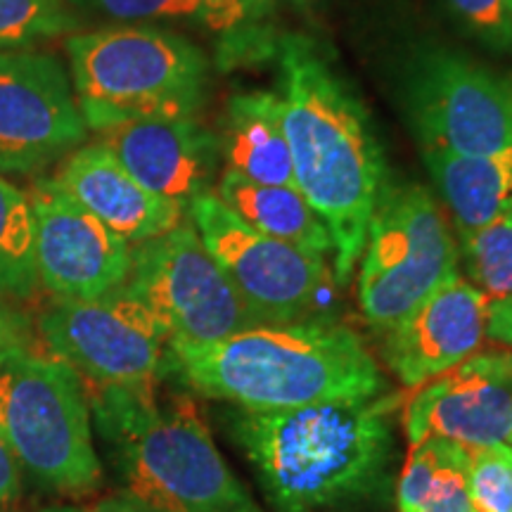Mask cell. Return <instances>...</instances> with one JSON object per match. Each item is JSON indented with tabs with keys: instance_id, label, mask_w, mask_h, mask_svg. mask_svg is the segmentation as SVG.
I'll return each instance as SVG.
<instances>
[{
	"instance_id": "cell-1",
	"label": "cell",
	"mask_w": 512,
	"mask_h": 512,
	"mask_svg": "<svg viewBox=\"0 0 512 512\" xmlns=\"http://www.w3.org/2000/svg\"><path fill=\"white\" fill-rule=\"evenodd\" d=\"M399 403L377 394L280 411L228 406L219 418L275 512H323L387 496Z\"/></svg>"
},
{
	"instance_id": "cell-2",
	"label": "cell",
	"mask_w": 512,
	"mask_h": 512,
	"mask_svg": "<svg viewBox=\"0 0 512 512\" xmlns=\"http://www.w3.org/2000/svg\"><path fill=\"white\" fill-rule=\"evenodd\" d=\"M280 121L294 181L332 238V273L347 287L384 188L382 147L366 107L302 36L280 41Z\"/></svg>"
},
{
	"instance_id": "cell-3",
	"label": "cell",
	"mask_w": 512,
	"mask_h": 512,
	"mask_svg": "<svg viewBox=\"0 0 512 512\" xmlns=\"http://www.w3.org/2000/svg\"><path fill=\"white\" fill-rule=\"evenodd\" d=\"M162 375L247 411H280L382 394L363 339L330 320L256 325L221 342L166 344Z\"/></svg>"
},
{
	"instance_id": "cell-4",
	"label": "cell",
	"mask_w": 512,
	"mask_h": 512,
	"mask_svg": "<svg viewBox=\"0 0 512 512\" xmlns=\"http://www.w3.org/2000/svg\"><path fill=\"white\" fill-rule=\"evenodd\" d=\"M83 384L126 496L159 512H264L188 399L162 403L155 384Z\"/></svg>"
},
{
	"instance_id": "cell-5",
	"label": "cell",
	"mask_w": 512,
	"mask_h": 512,
	"mask_svg": "<svg viewBox=\"0 0 512 512\" xmlns=\"http://www.w3.org/2000/svg\"><path fill=\"white\" fill-rule=\"evenodd\" d=\"M81 114L95 131L140 119L192 117L207 86V57L183 36L110 27L67 41Z\"/></svg>"
},
{
	"instance_id": "cell-6",
	"label": "cell",
	"mask_w": 512,
	"mask_h": 512,
	"mask_svg": "<svg viewBox=\"0 0 512 512\" xmlns=\"http://www.w3.org/2000/svg\"><path fill=\"white\" fill-rule=\"evenodd\" d=\"M0 434L41 489L86 494L102 482L86 384L60 358L22 351L0 361Z\"/></svg>"
},
{
	"instance_id": "cell-7",
	"label": "cell",
	"mask_w": 512,
	"mask_h": 512,
	"mask_svg": "<svg viewBox=\"0 0 512 512\" xmlns=\"http://www.w3.org/2000/svg\"><path fill=\"white\" fill-rule=\"evenodd\" d=\"M358 273V309L392 330L434 290L460 275L458 245L434 195L418 183L384 185Z\"/></svg>"
},
{
	"instance_id": "cell-8",
	"label": "cell",
	"mask_w": 512,
	"mask_h": 512,
	"mask_svg": "<svg viewBox=\"0 0 512 512\" xmlns=\"http://www.w3.org/2000/svg\"><path fill=\"white\" fill-rule=\"evenodd\" d=\"M124 287L176 344L221 342L261 325L188 223L138 242Z\"/></svg>"
},
{
	"instance_id": "cell-9",
	"label": "cell",
	"mask_w": 512,
	"mask_h": 512,
	"mask_svg": "<svg viewBox=\"0 0 512 512\" xmlns=\"http://www.w3.org/2000/svg\"><path fill=\"white\" fill-rule=\"evenodd\" d=\"M403 107L422 152L494 155L512 147V81L458 50L427 48L413 57Z\"/></svg>"
},
{
	"instance_id": "cell-10",
	"label": "cell",
	"mask_w": 512,
	"mask_h": 512,
	"mask_svg": "<svg viewBox=\"0 0 512 512\" xmlns=\"http://www.w3.org/2000/svg\"><path fill=\"white\" fill-rule=\"evenodd\" d=\"M188 211L207 252L261 325L313 316L330 283L325 259L259 233L211 192L192 200Z\"/></svg>"
},
{
	"instance_id": "cell-11",
	"label": "cell",
	"mask_w": 512,
	"mask_h": 512,
	"mask_svg": "<svg viewBox=\"0 0 512 512\" xmlns=\"http://www.w3.org/2000/svg\"><path fill=\"white\" fill-rule=\"evenodd\" d=\"M38 335L83 382L124 387L155 384L169 344L152 313L124 285L98 299H60L41 313Z\"/></svg>"
},
{
	"instance_id": "cell-12",
	"label": "cell",
	"mask_w": 512,
	"mask_h": 512,
	"mask_svg": "<svg viewBox=\"0 0 512 512\" xmlns=\"http://www.w3.org/2000/svg\"><path fill=\"white\" fill-rule=\"evenodd\" d=\"M34 216L36 273L57 299H98L126 283L131 247L81 207L55 178L27 192Z\"/></svg>"
},
{
	"instance_id": "cell-13",
	"label": "cell",
	"mask_w": 512,
	"mask_h": 512,
	"mask_svg": "<svg viewBox=\"0 0 512 512\" xmlns=\"http://www.w3.org/2000/svg\"><path fill=\"white\" fill-rule=\"evenodd\" d=\"M86 136L79 100L53 55L0 53V171L31 174Z\"/></svg>"
},
{
	"instance_id": "cell-14",
	"label": "cell",
	"mask_w": 512,
	"mask_h": 512,
	"mask_svg": "<svg viewBox=\"0 0 512 512\" xmlns=\"http://www.w3.org/2000/svg\"><path fill=\"white\" fill-rule=\"evenodd\" d=\"M408 444L444 437L479 448L512 439V351L479 349L418 387L406 411Z\"/></svg>"
},
{
	"instance_id": "cell-15",
	"label": "cell",
	"mask_w": 512,
	"mask_h": 512,
	"mask_svg": "<svg viewBox=\"0 0 512 512\" xmlns=\"http://www.w3.org/2000/svg\"><path fill=\"white\" fill-rule=\"evenodd\" d=\"M491 299L465 278H451L384 332L382 358L403 387L444 375L486 342Z\"/></svg>"
},
{
	"instance_id": "cell-16",
	"label": "cell",
	"mask_w": 512,
	"mask_h": 512,
	"mask_svg": "<svg viewBox=\"0 0 512 512\" xmlns=\"http://www.w3.org/2000/svg\"><path fill=\"white\" fill-rule=\"evenodd\" d=\"M105 145L136 181L155 195L190 207L209 192L219 166V138L195 117L140 119L100 131Z\"/></svg>"
},
{
	"instance_id": "cell-17",
	"label": "cell",
	"mask_w": 512,
	"mask_h": 512,
	"mask_svg": "<svg viewBox=\"0 0 512 512\" xmlns=\"http://www.w3.org/2000/svg\"><path fill=\"white\" fill-rule=\"evenodd\" d=\"M55 181L112 233L133 245L159 238L183 223L181 204L143 188L100 143L76 150Z\"/></svg>"
},
{
	"instance_id": "cell-18",
	"label": "cell",
	"mask_w": 512,
	"mask_h": 512,
	"mask_svg": "<svg viewBox=\"0 0 512 512\" xmlns=\"http://www.w3.org/2000/svg\"><path fill=\"white\" fill-rule=\"evenodd\" d=\"M422 157L451 211L458 238L486 228L512 207V147L494 155L425 150Z\"/></svg>"
},
{
	"instance_id": "cell-19",
	"label": "cell",
	"mask_w": 512,
	"mask_h": 512,
	"mask_svg": "<svg viewBox=\"0 0 512 512\" xmlns=\"http://www.w3.org/2000/svg\"><path fill=\"white\" fill-rule=\"evenodd\" d=\"M219 147L228 169L249 181L297 188L278 95L261 91L235 95L228 102Z\"/></svg>"
},
{
	"instance_id": "cell-20",
	"label": "cell",
	"mask_w": 512,
	"mask_h": 512,
	"mask_svg": "<svg viewBox=\"0 0 512 512\" xmlns=\"http://www.w3.org/2000/svg\"><path fill=\"white\" fill-rule=\"evenodd\" d=\"M216 195L242 221L268 238L287 242L320 259L332 254L328 228L297 188L261 185L240 176L238 171L226 169Z\"/></svg>"
},
{
	"instance_id": "cell-21",
	"label": "cell",
	"mask_w": 512,
	"mask_h": 512,
	"mask_svg": "<svg viewBox=\"0 0 512 512\" xmlns=\"http://www.w3.org/2000/svg\"><path fill=\"white\" fill-rule=\"evenodd\" d=\"M399 512H475L470 501V448L444 437L411 446L396 484Z\"/></svg>"
},
{
	"instance_id": "cell-22",
	"label": "cell",
	"mask_w": 512,
	"mask_h": 512,
	"mask_svg": "<svg viewBox=\"0 0 512 512\" xmlns=\"http://www.w3.org/2000/svg\"><path fill=\"white\" fill-rule=\"evenodd\" d=\"M36 285L34 216L29 197L0 178V299H29Z\"/></svg>"
},
{
	"instance_id": "cell-23",
	"label": "cell",
	"mask_w": 512,
	"mask_h": 512,
	"mask_svg": "<svg viewBox=\"0 0 512 512\" xmlns=\"http://www.w3.org/2000/svg\"><path fill=\"white\" fill-rule=\"evenodd\" d=\"M102 15L136 22V19H185L214 31H233L247 19H256L235 0H74Z\"/></svg>"
},
{
	"instance_id": "cell-24",
	"label": "cell",
	"mask_w": 512,
	"mask_h": 512,
	"mask_svg": "<svg viewBox=\"0 0 512 512\" xmlns=\"http://www.w3.org/2000/svg\"><path fill=\"white\" fill-rule=\"evenodd\" d=\"M472 285L489 299L512 297V207L494 223L460 238Z\"/></svg>"
},
{
	"instance_id": "cell-25",
	"label": "cell",
	"mask_w": 512,
	"mask_h": 512,
	"mask_svg": "<svg viewBox=\"0 0 512 512\" xmlns=\"http://www.w3.org/2000/svg\"><path fill=\"white\" fill-rule=\"evenodd\" d=\"M74 27L62 0H0V48H24Z\"/></svg>"
},
{
	"instance_id": "cell-26",
	"label": "cell",
	"mask_w": 512,
	"mask_h": 512,
	"mask_svg": "<svg viewBox=\"0 0 512 512\" xmlns=\"http://www.w3.org/2000/svg\"><path fill=\"white\" fill-rule=\"evenodd\" d=\"M470 501L475 512H512V446L470 448Z\"/></svg>"
},
{
	"instance_id": "cell-27",
	"label": "cell",
	"mask_w": 512,
	"mask_h": 512,
	"mask_svg": "<svg viewBox=\"0 0 512 512\" xmlns=\"http://www.w3.org/2000/svg\"><path fill=\"white\" fill-rule=\"evenodd\" d=\"M460 24L484 46L512 53V0H446Z\"/></svg>"
},
{
	"instance_id": "cell-28",
	"label": "cell",
	"mask_w": 512,
	"mask_h": 512,
	"mask_svg": "<svg viewBox=\"0 0 512 512\" xmlns=\"http://www.w3.org/2000/svg\"><path fill=\"white\" fill-rule=\"evenodd\" d=\"M22 351H34V330L29 318L0 299V361Z\"/></svg>"
},
{
	"instance_id": "cell-29",
	"label": "cell",
	"mask_w": 512,
	"mask_h": 512,
	"mask_svg": "<svg viewBox=\"0 0 512 512\" xmlns=\"http://www.w3.org/2000/svg\"><path fill=\"white\" fill-rule=\"evenodd\" d=\"M486 339L496 347L512 351V297L491 299L489 323H486Z\"/></svg>"
},
{
	"instance_id": "cell-30",
	"label": "cell",
	"mask_w": 512,
	"mask_h": 512,
	"mask_svg": "<svg viewBox=\"0 0 512 512\" xmlns=\"http://www.w3.org/2000/svg\"><path fill=\"white\" fill-rule=\"evenodd\" d=\"M19 496H22V470L0 434V508L12 505Z\"/></svg>"
},
{
	"instance_id": "cell-31",
	"label": "cell",
	"mask_w": 512,
	"mask_h": 512,
	"mask_svg": "<svg viewBox=\"0 0 512 512\" xmlns=\"http://www.w3.org/2000/svg\"><path fill=\"white\" fill-rule=\"evenodd\" d=\"M86 512H159V510L150 508V505L138 501V498L121 494V496L102 498V501L91 505V508H88Z\"/></svg>"
},
{
	"instance_id": "cell-32",
	"label": "cell",
	"mask_w": 512,
	"mask_h": 512,
	"mask_svg": "<svg viewBox=\"0 0 512 512\" xmlns=\"http://www.w3.org/2000/svg\"><path fill=\"white\" fill-rule=\"evenodd\" d=\"M235 3L245 5L254 17H264L266 12L271 10V0H235Z\"/></svg>"
},
{
	"instance_id": "cell-33",
	"label": "cell",
	"mask_w": 512,
	"mask_h": 512,
	"mask_svg": "<svg viewBox=\"0 0 512 512\" xmlns=\"http://www.w3.org/2000/svg\"><path fill=\"white\" fill-rule=\"evenodd\" d=\"M38 512H83V510L76 508V505H50V508H43Z\"/></svg>"
},
{
	"instance_id": "cell-34",
	"label": "cell",
	"mask_w": 512,
	"mask_h": 512,
	"mask_svg": "<svg viewBox=\"0 0 512 512\" xmlns=\"http://www.w3.org/2000/svg\"><path fill=\"white\" fill-rule=\"evenodd\" d=\"M287 5H294V8H306V5L313 3V0H283Z\"/></svg>"
},
{
	"instance_id": "cell-35",
	"label": "cell",
	"mask_w": 512,
	"mask_h": 512,
	"mask_svg": "<svg viewBox=\"0 0 512 512\" xmlns=\"http://www.w3.org/2000/svg\"><path fill=\"white\" fill-rule=\"evenodd\" d=\"M510 444H512V439H510Z\"/></svg>"
}]
</instances>
